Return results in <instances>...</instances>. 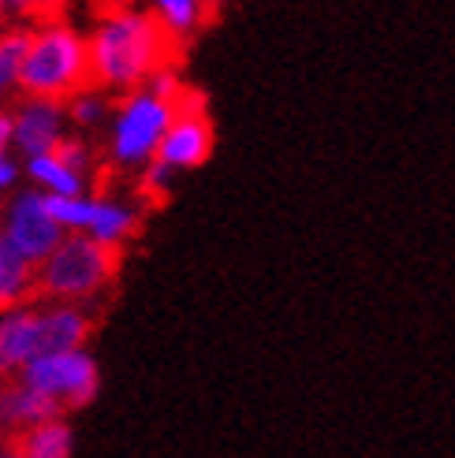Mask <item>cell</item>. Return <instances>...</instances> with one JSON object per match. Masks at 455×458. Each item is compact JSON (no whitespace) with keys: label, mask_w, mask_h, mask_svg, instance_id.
<instances>
[{"label":"cell","mask_w":455,"mask_h":458,"mask_svg":"<svg viewBox=\"0 0 455 458\" xmlns=\"http://www.w3.org/2000/svg\"><path fill=\"white\" fill-rule=\"evenodd\" d=\"M179 53V34H172L161 15L142 12H112L98 22L90 38V67L94 86L134 89L150 82L161 67H172Z\"/></svg>","instance_id":"6da1fadb"},{"label":"cell","mask_w":455,"mask_h":458,"mask_svg":"<svg viewBox=\"0 0 455 458\" xmlns=\"http://www.w3.org/2000/svg\"><path fill=\"white\" fill-rule=\"evenodd\" d=\"M94 86V67H90V45L60 22H41L30 38L27 60H22L19 89L27 98H53L72 101L79 89Z\"/></svg>","instance_id":"7a4b0ae2"},{"label":"cell","mask_w":455,"mask_h":458,"mask_svg":"<svg viewBox=\"0 0 455 458\" xmlns=\"http://www.w3.org/2000/svg\"><path fill=\"white\" fill-rule=\"evenodd\" d=\"M120 268V246L101 242L90 232H72L38 265V291L49 299H90Z\"/></svg>","instance_id":"3957f363"},{"label":"cell","mask_w":455,"mask_h":458,"mask_svg":"<svg viewBox=\"0 0 455 458\" xmlns=\"http://www.w3.org/2000/svg\"><path fill=\"white\" fill-rule=\"evenodd\" d=\"M176 120V108L153 94V89H139L131 94L120 112H116V127H112V160L120 168H134V165H150L161 149L165 131Z\"/></svg>","instance_id":"277c9868"},{"label":"cell","mask_w":455,"mask_h":458,"mask_svg":"<svg viewBox=\"0 0 455 458\" xmlns=\"http://www.w3.org/2000/svg\"><path fill=\"white\" fill-rule=\"evenodd\" d=\"M19 380L56 399L64 410H79L98 395V365L82 347L75 351H45L22 365Z\"/></svg>","instance_id":"5b68a950"},{"label":"cell","mask_w":455,"mask_h":458,"mask_svg":"<svg viewBox=\"0 0 455 458\" xmlns=\"http://www.w3.org/2000/svg\"><path fill=\"white\" fill-rule=\"evenodd\" d=\"M64 232L67 227L53 216L49 201H45V194H38V191L19 194L4 216V242L15 250V254L27 258L30 265H41L49 258L64 242Z\"/></svg>","instance_id":"8992f818"},{"label":"cell","mask_w":455,"mask_h":458,"mask_svg":"<svg viewBox=\"0 0 455 458\" xmlns=\"http://www.w3.org/2000/svg\"><path fill=\"white\" fill-rule=\"evenodd\" d=\"M64 101L53 98H27L15 108V146L19 153L38 157L53 153L64 142Z\"/></svg>","instance_id":"52a82bcc"},{"label":"cell","mask_w":455,"mask_h":458,"mask_svg":"<svg viewBox=\"0 0 455 458\" xmlns=\"http://www.w3.org/2000/svg\"><path fill=\"white\" fill-rule=\"evenodd\" d=\"M210 153H213V127L206 120V112H176V120L165 131L157 157L168 160V165L179 172V168L206 165Z\"/></svg>","instance_id":"ba28073f"},{"label":"cell","mask_w":455,"mask_h":458,"mask_svg":"<svg viewBox=\"0 0 455 458\" xmlns=\"http://www.w3.org/2000/svg\"><path fill=\"white\" fill-rule=\"evenodd\" d=\"M41 354V313L12 306L0 317V373H22V365Z\"/></svg>","instance_id":"9c48e42d"},{"label":"cell","mask_w":455,"mask_h":458,"mask_svg":"<svg viewBox=\"0 0 455 458\" xmlns=\"http://www.w3.org/2000/svg\"><path fill=\"white\" fill-rule=\"evenodd\" d=\"M60 403L49 399L38 387H30L27 380H19L12 387L0 392V425L8 428H30L38 421H49V418H60Z\"/></svg>","instance_id":"30bf717a"},{"label":"cell","mask_w":455,"mask_h":458,"mask_svg":"<svg viewBox=\"0 0 455 458\" xmlns=\"http://www.w3.org/2000/svg\"><path fill=\"white\" fill-rule=\"evenodd\" d=\"M12 447L15 454H27V458H67L72 454V428L60 418L38 421L30 428H22Z\"/></svg>","instance_id":"8fae6325"},{"label":"cell","mask_w":455,"mask_h":458,"mask_svg":"<svg viewBox=\"0 0 455 458\" xmlns=\"http://www.w3.org/2000/svg\"><path fill=\"white\" fill-rule=\"evenodd\" d=\"M86 339V317L75 306H56L41 313V354L45 351H75Z\"/></svg>","instance_id":"7c38bea8"},{"label":"cell","mask_w":455,"mask_h":458,"mask_svg":"<svg viewBox=\"0 0 455 458\" xmlns=\"http://www.w3.org/2000/svg\"><path fill=\"white\" fill-rule=\"evenodd\" d=\"M27 172H30V179L38 182V187L53 191V194H82V172L67 165L56 149L27 157Z\"/></svg>","instance_id":"4fadbf2b"},{"label":"cell","mask_w":455,"mask_h":458,"mask_svg":"<svg viewBox=\"0 0 455 458\" xmlns=\"http://www.w3.org/2000/svg\"><path fill=\"white\" fill-rule=\"evenodd\" d=\"M8 246V242H4ZM38 291V265H30L22 254L8 246L4 254V272H0V310H12L22 306Z\"/></svg>","instance_id":"5bb4252c"},{"label":"cell","mask_w":455,"mask_h":458,"mask_svg":"<svg viewBox=\"0 0 455 458\" xmlns=\"http://www.w3.org/2000/svg\"><path fill=\"white\" fill-rule=\"evenodd\" d=\"M134 227H139V213L127 209L120 201H98V216H94V227H90V235L101 239V242H112L120 246L134 235Z\"/></svg>","instance_id":"9a60e30c"},{"label":"cell","mask_w":455,"mask_h":458,"mask_svg":"<svg viewBox=\"0 0 455 458\" xmlns=\"http://www.w3.org/2000/svg\"><path fill=\"white\" fill-rule=\"evenodd\" d=\"M34 30H8L0 34V98H8L12 89L19 86L22 75V60H27Z\"/></svg>","instance_id":"2e32d148"},{"label":"cell","mask_w":455,"mask_h":458,"mask_svg":"<svg viewBox=\"0 0 455 458\" xmlns=\"http://www.w3.org/2000/svg\"><path fill=\"white\" fill-rule=\"evenodd\" d=\"M49 201L53 216L67 227V232H90L94 227V216H98V201L101 198H82V194H45Z\"/></svg>","instance_id":"e0dca14e"},{"label":"cell","mask_w":455,"mask_h":458,"mask_svg":"<svg viewBox=\"0 0 455 458\" xmlns=\"http://www.w3.org/2000/svg\"><path fill=\"white\" fill-rule=\"evenodd\" d=\"M206 8H210L206 0H153V12L161 15V22L179 38H187L198 27Z\"/></svg>","instance_id":"ac0fdd59"},{"label":"cell","mask_w":455,"mask_h":458,"mask_svg":"<svg viewBox=\"0 0 455 458\" xmlns=\"http://www.w3.org/2000/svg\"><path fill=\"white\" fill-rule=\"evenodd\" d=\"M105 112H108V101L101 94V86H86L67 101V116H72L79 127H98L105 120Z\"/></svg>","instance_id":"d6986e66"},{"label":"cell","mask_w":455,"mask_h":458,"mask_svg":"<svg viewBox=\"0 0 455 458\" xmlns=\"http://www.w3.org/2000/svg\"><path fill=\"white\" fill-rule=\"evenodd\" d=\"M64 4L67 0H8L12 15H30V19H41V22H49Z\"/></svg>","instance_id":"ffe728a7"},{"label":"cell","mask_w":455,"mask_h":458,"mask_svg":"<svg viewBox=\"0 0 455 458\" xmlns=\"http://www.w3.org/2000/svg\"><path fill=\"white\" fill-rule=\"evenodd\" d=\"M56 153H60V157H64V160H67V165H72V168H79V172L86 168V160H90L82 142H67V139L56 146Z\"/></svg>","instance_id":"44dd1931"},{"label":"cell","mask_w":455,"mask_h":458,"mask_svg":"<svg viewBox=\"0 0 455 458\" xmlns=\"http://www.w3.org/2000/svg\"><path fill=\"white\" fill-rule=\"evenodd\" d=\"M15 142V112H0V157Z\"/></svg>","instance_id":"7402d4cb"},{"label":"cell","mask_w":455,"mask_h":458,"mask_svg":"<svg viewBox=\"0 0 455 458\" xmlns=\"http://www.w3.org/2000/svg\"><path fill=\"white\" fill-rule=\"evenodd\" d=\"M12 182H15V165L8 157H0V191H8Z\"/></svg>","instance_id":"603a6c76"},{"label":"cell","mask_w":455,"mask_h":458,"mask_svg":"<svg viewBox=\"0 0 455 458\" xmlns=\"http://www.w3.org/2000/svg\"><path fill=\"white\" fill-rule=\"evenodd\" d=\"M4 254H8V246H4V235H0V272H4Z\"/></svg>","instance_id":"cb8c5ba5"},{"label":"cell","mask_w":455,"mask_h":458,"mask_svg":"<svg viewBox=\"0 0 455 458\" xmlns=\"http://www.w3.org/2000/svg\"><path fill=\"white\" fill-rule=\"evenodd\" d=\"M12 15V8H8V0H0V22H4Z\"/></svg>","instance_id":"d4e9b609"},{"label":"cell","mask_w":455,"mask_h":458,"mask_svg":"<svg viewBox=\"0 0 455 458\" xmlns=\"http://www.w3.org/2000/svg\"><path fill=\"white\" fill-rule=\"evenodd\" d=\"M217 4H224V0H210V8H217Z\"/></svg>","instance_id":"484cf974"},{"label":"cell","mask_w":455,"mask_h":458,"mask_svg":"<svg viewBox=\"0 0 455 458\" xmlns=\"http://www.w3.org/2000/svg\"><path fill=\"white\" fill-rule=\"evenodd\" d=\"M206 4H210V0H206Z\"/></svg>","instance_id":"4316f807"}]
</instances>
